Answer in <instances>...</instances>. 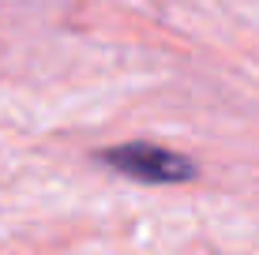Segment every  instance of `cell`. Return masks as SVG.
Listing matches in <instances>:
<instances>
[{
    "mask_svg": "<svg viewBox=\"0 0 259 255\" xmlns=\"http://www.w3.org/2000/svg\"><path fill=\"white\" fill-rule=\"evenodd\" d=\"M102 162H109L117 173H124L132 180H143V184H181V180L195 177V165L184 154H173L165 146H154V143L113 146V150L102 154Z\"/></svg>",
    "mask_w": 259,
    "mask_h": 255,
    "instance_id": "1",
    "label": "cell"
}]
</instances>
